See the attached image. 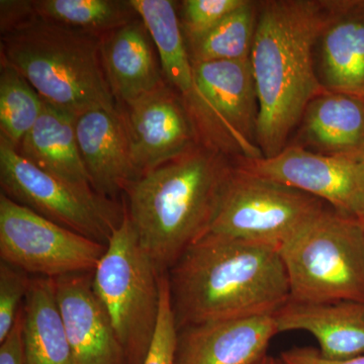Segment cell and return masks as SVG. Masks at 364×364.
<instances>
[{
    "instance_id": "1",
    "label": "cell",
    "mask_w": 364,
    "mask_h": 364,
    "mask_svg": "<svg viewBox=\"0 0 364 364\" xmlns=\"http://www.w3.org/2000/svg\"><path fill=\"white\" fill-rule=\"evenodd\" d=\"M177 330L227 318L273 315L291 301L279 250L208 233L167 272Z\"/></svg>"
},
{
    "instance_id": "2",
    "label": "cell",
    "mask_w": 364,
    "mask_h": 364,
    "mask_svg": "<svg viewBox=\"0 0 364 364\" xmlns=\"http://www.w3.org/2000/svg\"><path fill=\"white\" fill-rule=\"evenodd\" d=\"M329 1L258 2L250 63L259 102L256 141L263 158L291 142L306 107L327 91L318 81L315 45Z\"/></svg>"
},
{
    "instance_id": "3",
    "label": "cell",
    "mask_w": 364,
    "mask_h": 364,
    "mask_svg": "<svg viewBox=\"0 0 364 364\" xmlns=\"http://www.w3.org/2000/svg\"><path fill=\"white\" fill-rule=\"evenodd\" d=\"M234 164L232 158L198 144L124 189L127 213L158 272H168L208 233Z\"/></svg>"
},
{
    "instance_id": "4",
    "label": "cell",
    "mask_w": 364,
    "mask_h": 364,
    "mask_svg": "<svg viewBox=\"0 0 364 364\" xmlns=\"http://www.w3.org/2000/svg\"><path fill=\"white\" fill-rule=\"evenodd\" d=\"M102 36L33 16L1 38V59L45 102L77 117L90 109L119 112L105 75Z\"/></svg>"
},
{
    "instance_id": "5",
    "label": "cell",
    "mask_w": 364,
    "mask_h": 364,
    "mask_svg": "<svg viewBox=\"0 0 364 364\" xmlns=\"http://www.w3.org/2000/svg\"><path fill=\"white\" fill-rule=\"evenodd\" d=\"M299 303H364V222L329 205L279 248Z\"/></svg>"
},
{
    "instance_id": "6",
    "label": "cell",
    "mask_w": 364,
    "mask_h": 364,
    "mask_svg": "<svg viewBox=\"0 0 364 364\" xmlns=\"http://www.w3.org/2000/svg\"><path fill=\"white\" fill-rule=\"evenodd\" d=\"M160 273L146 253L126 207L92 272V287L124 353L126 364H144L159 317Z\"/></svg>"
},
{
    "instance_id": "7",
    "label": "cell",
    "mask_w": 364,
    "mask_h": 364,
    "mask_svg": "<svg viewBox=\"0 0 364 364\" xmlns=\"http://www.w3.org/2000/svg\"><path fill=\"white\" fill-rule=\"evenodd\" d=\"M183 98L200 144L238 160L262 158L256 141L259 102L250 59L193 64Z\"/></svg>"
},
{
    "instance_id": "8",
    "label": "cell",
    "mask_w": 364,
    "mask_h": 364,
    "mask_svg": "<svg viewBox=\"0 0 364 364\" xmlns=\"http://www.w3.org/2000/svg\"><path fill=\"white\" fill-rule=\"evenodd\" d=\"M1 193L33 212L107 245L123 222L124 203L80 188L38 168L0 138Z\"/></svg>"
},
{
    "instance_id": "9",
    "label": "cell",
    "mask_w": 364,
    "mask_h": 364,
    "mask_svg": "<svg viewBox=\"0 0 364 364\" xmlns=\"http://www.w3.org/2000/svg\"><path fill=\"white\" fill-rule=\"evenodd\" d=\"M327 205L298 189L245 171L235 163L208 233L279 250Z\"/></svg>"
},
{
    "instance_id": "10",
    "label": "cell",
    "mask_w": 364,
    "mask_h": 364,
    "mask_svg": "<svg viewBox=\"0 0 364 364\" xmlns=\"http://www.w3.org/2000/svg\"><path fill=\"white\" fill-rule=\"evenodd\" d=\"M107 245L76 233L0 193V258L35 277L92 272Z\"/></svg>"
},
{
    "instance_id": "11",
    "label": "cell",
    "mask_w": 364,
    "mask_h": 364,
    "mask_svg": "<svg viewBox=\"0 0 364 364\" xmlns=\"http://www.w3.org/2000/svg\"><path fill=\"white\" fill-rule=\"evenodd\" d=\"M240 168L322 200L339 214L364 222V160L327 156L287 145L272 158L238 160Z\"/></svg>"
},
{
    "instance_id": "12",
    "label": "cell",
    "mask_w": 364,
    "mask_h": 364,
    "mask_svg": "<svg viewBox=\"0 0 364 364\" xmlns=\"http://www.w3.org/2000/svg\"><path fill=\"white\" fill-rule=\"evenodd\" d=\"M119 107L128 124L139 177L200 144L183 98L167 82Z\"/></svg>"
},
{
    "instance_id": "13",
    "label": "cell",
    "mask_w": 364,
    "mask_h": 364,
    "mask_svg": "<svg viewBox=\"0 0 364 364\" xmlns=\"http://www.w3.org/2000/svg\"><path fill=\"white\" fill-rule=\"evenodd\" d=\"M279 333L274 314L188 326L177 330L174 364H257Z\"/></svg>"
},
{
    "instance_id": "14",
    "label": "cell",
    "mask_w": 364,
    "mask_h": 364,
    "mask_svg": "<svg viewBox=\"0 0 364 364\" xmlns=\"http://www.w3.org/2000/svg\"><path fill=\"white\" fill-rule=\"evenodd\" d=\"M315 65L326 90L364 100V0L329 1Z\"/></svg>"
},
{
    "instance_id": "15",
    "label": "cell",
    "mask_w": 364,
    "mask_h": 364,
    "mask_svg": "<svg viewBox=\"0 0 364 364\" xmlns=\"http://www.w3.org/2000/svg\"><path fill=\"white\" fill-rule=\"evenodd\" d=\"M57 301L77 364H126L121 343L92 287V272L54 279Z\"/></svg>"
},
{
    "instance_id": "16",
    "label": "cell",
    "mask_w": 364,
    "mask_h": 364,
    "mask_svg": "<svg viewBox=\"0 0 364 364\" xmlns=\"http://www.w3.org/2000/svg\"><path fill=\"white\" fill-rule=\"evenodd\" d=\"M75 134L93 189L117 200L139 177L123 112L95 109L82 112L75 117Z\"/></svg>"
},
{
    "instance_id": "17",
    "label": "cell",
    "mask_w": 364,
    "mask_h": 364,
    "mask_svg": "<svg viewBox=\"0 0 364 364\" xmlns=\"http://www.w3.org/2000/svg\"><path fill=\"white\" fill-rule=\"evenodd\" d=\"M294 134L291 145L327 156L364 160V100L325 91L306 107Z\"/></svg>"
},
{
    "instance_id": "18",
    "label": "cell",
    "mask_w": 364,
    "mask_h": 364,
    "mask_svg": "<svg viewBox=\"0 0 364 364\" xmlns=\"http://www.w3.org/2000/svg\"><path fill=\"white\" fill-rule=\"evenodd\" d=\"M279 332L306 331L318 343L323 358L344 361L364 355V303H299L289 301L274 314Z\"/></svg>"
},
{
    "instance_id": "19",
    "label": "cell",
    "mask_w": 364,
    "mask_h": 364,
    "mask_svg": "<svg viewBox=\"0 0 364 364\" xmlns=\"http://www.w3.org/2000/svg\"><path fill=\"white\" fill-rule=\"evenodd\" d=\"M105 75L119 107L164 85L154 43L140 18L102 36Z\"/></svg>"
},
{
    "instance_id": "20",
    "label": "cell",
    "mask_w": 364,
    "mask_h": 364,
    "mask_svg": "<svg viewBox=\"0 0 364 364\" xmlns=\"http://www.w3.org/2000/svg\"><path fill=\"white\" fill-rule=\"evenodd\" d=\"M75 117L44 102L37 123L16 150L48 173L73 186L93 188L79 152Z\"/></svg>"
},
{
    "instance_id": "21",
    "label": "cell",
    "mask_w": 364,
    "mask_h": 364,
    "mask_svg": "<svg viewBox=\"0 0 364 364\" xmlns=\"http://www.w3.org/2000/svg\"><path fill=\"white\" fill-rule=\"evenodd\" d=\"M23 311L26 364H77L60 312L54 279L32 277Z\"/></svg>"
},
{
    "instance_id": "22",
    "label": "cell",
    "mask_w": 364,
    "mask_h": 364,
    "mask_svg": "<svg viewBox=\"0 0 364 364\" xmlns=\"http://www.w3.org/2000/svg\"><path fill=\"white\" fill-rule=\"evenodd\" d=\"M150 33L159 57L165 81L186 97L193 87V63L178 14V2L171 0H131Z\"/></svg>"
},
{
    "instance_id": "23",
    "label": "cell",
    "mask_w": 364,
    "mask_h": 364,
    "mask_svg": "<svg viewBox=\"0 0 364 364\" xmlns=\"http://www.w3.org/2000/svg\"><path fill=\"white\" fill-rule=\"evenodd\" d=\"M32 7L42 20L100 36L139 18L131 0H38Z\"/></svg>"
},
{
    "instance_id": "24",
    "label": "cell",
    "mask_w": 364,
    "mask_h": 364,
    "mask_svg": "<svg viewBox=\"0 0 364 364\" xmlns=\"http://www.w3.org/2000/svg\"><path fill=\"white\" fill-rule=\"evenodd\" d=\"M257 14L258 2L246 0L212 30L186 41L191 63L250 59Z\"/></svg>"
},
{
    "instance_id": "25",
    "label": "cell",
    "mask_w": 364,
    "mask_h": 364,
    "mask_svg": "<svg viewBox=\"0 0 364 364\" xmlns=\"http://www.w3.org/2000/svg\"><path fill=\"white\" fill-rule=\"evenodd\" d=\"M44 100L23 75L1 59L0 69V138L16 149L35 124Z\"/></svg>"
},
{
    "instance_id": "26",
    "label": "cell",
    "mask_w": 364,
    "mask_h": 364,
    "mask_svg": "<svg viewBox=\"0 0 364 364\" xmlns=\"http://www.w3.org/2000/svg\"><path fill=\"white\" fill-rule=\"evenodd\" d=\"M246 0H184L179 2L178 14L186 41L212 30Z\"/></svg>"
},
{
    "instance_id": "27",
    "label": "cell",
    "mask_w": 364,
    "mask_h": 364,
    "mask_svg": "<svg viewBox=\"0 0 364 364\" xmlns=\"http://www.w3.org/2000/svg\"><path fill=\"white\" fill-rule=\"evenodd\" d=\"M32 277L20 268L0 263V342L13 329L16 317L25 304Z\"/></svg>"
},
{
    "instance_id": "28",
    "label": "cell",
    "mask_w": 364,
    "mask_h": 364,
    "mask_svg": "<svg viewBox=\"0 0 364 364\" xmlns=\"http://www.w3.org/2000/svg\"><path fill=\"white\" fill-rule=\"evenodd\" d=\"M177 328L172 312L168 277L160 274V309L156 332L144 364H174Z\"/></svg>"
},
{
    "instance_id": "29",
    "label": "cell",
    "mask_w": 364,
    "mask_h": 364,
    "mask_svg": "<svg viewBox=\"0 0 364 364\" xmlns=\"http://www.w3.org/2000/svg\"><path fill=\"white\" fill-rule=\"evenodd\" d=\"M23 306L16 317L13 329L4 341L0 342V364H26L23 346Z\"/></svg>"
},
{
    "instance_id": "30",
    "label": "cell",
    "mask_w": 364,
    "mask_h": 364,
    "mask_svg": "<svg viewBox=\"0 0 364 364\" xmlns=\"http://www.w3.org/2000/svg\"><path fill=\"white\" fill-rule=\"evenodd\" d=\"M280 364H364V355L344 361H331L323 358L320 352L311 347H296L282 352Z\"/></svg>"
},
{
    "instance_id": "31",
    "label": "cell",
    "mask_w": 364,
    "mask_h": 364,
    "mask_svg": "<svg viewBox=\"0 0 364 364\" xmlns=\"http://www.w3.org/2000/svg\"><path fill=\"white\" fill-rule=\"evenodd\" d=\"M1 7V33H6L14 30L23 21L30 20L33 14L32 1H6L0 2Z\"/></svg>"
},
{
    "instance_id": "32",
    "label": "cell",
    "mask_w": 364,
    "mask_h": 364,
    "mask_svg": "<svg viewBox=\"0 0 364 364\" xmlns=\"http://www.w3.org/2000/svg\"><path fill=\"white\" fill-rule=\"evenodd\" d=\"M257 364H280L279 358H273L272 356H267Z\"/></svg>"
}]
</instances>
